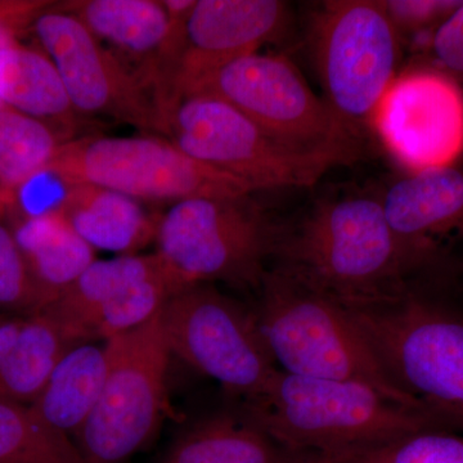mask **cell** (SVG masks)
Returning <instances> with one entry per match:
<instances>
[{
    "instance_id": "cell-1",
    "label": "cell",
    "mask_w": 463,
    "mask_h": 463,
    "mask_svg": "<svg viewBox=\"0 0 463 463\" xmlns=\"http://www.w3.org/2000/svg\"><path fill=\"white\" fill-rule=\"evenodd\" d=\"M277 251L281 272L343 304L398 297L411 259L370 196L317 203Z\"/></svg>"
},
{
    "instance_id": "cell-2",
    "label": "cell",
    "mask_w": 463,
    "mask_h": 463,
    "mask_svg": "<svg viewBox=\"0 0 463 463\" xmlns=\"http://www.w3.org/2000/svg\"><path fill=\"white\" fill-rule=\"evenodd\" d=\"M248 417L297 452H332L438 429L428 414L392 401L367 383L307 379L277 371L248 399Z\"/></svg>"
},
{
    "instance_id": "cell-3",
    "label": "cell",
    "mask_w": 463,
    "mask_h": 463,
    "mask_svg": "<svg viewBox=\"0 0 463 463\" xmlns=\"http://www.w3.org/2000/svg\"><path fill=\"white\" fill-rule=\"evenodd\" d=\"M260 286L263 298L255 317L279 371L307 379L367 383L392 401L428 414L390 376L339 301L281 270L265 273Z\"/></svg>"
},
{
    "instance_id": "cell-4",
    "label": "cell",
    "mask_w": 463,
    "mask_h": 463,
    "mask_svg": "<svg viewBox=\"0 0 463 463\" xmlns=\"http://www.w3.org/2000/svg\"><path fill=\"white\" fill-rule=\"evenodd\" d=\"M340 304L401 389L440 425L463 428V317L401 295Z\"/></svg>"
},
{
    "instance_id": "cell-5",
    "label": "cell",
    "mask_w": 463,
    "mask_h": 463,
    "mask_svg": "<svg viewBox=\"0 0 463 463\" xmlns=\"http://www.w3.org/2000/svg\"><path fill=\"white\" fill-rule=\"evenodd\" d=\"M45 174L65 187L99 185L141 203H176L252 194L239 179L201 163L157 134L70 139L58 149Z\"/></svg>"
},
{
    "instance_id": "cell-6",
    "label": "cell",
    "mask_w": 463,
    "mask_h": 463,
    "mask_svg": "<svg viewBox=\"0 0 463 463\" xmlns=\"http://www.w3.org/2000/svg\"><path fill=\"white\" fill-rule=\"evenodd\" d=\"M224 100L288 147L349 164L359 136L339 120L282 54L257 53L222 67L194 90Z\"/></svg>"
},
{
    "instance_id": "cell-7",
    "label": "cell",
    "mask_w": 463,
    "mask_h": 463,
    "mask_svg": "<svg viewBox=\"0 0 463 463\" xmlns=\"http://www.w3.org/2000/svg\"><path fill=\"white\" fill-rule=\"evenodd\" d=\"M281 234L245 197L179 201L160 215L157 254L190 285L224 281L260 286Z\"/></svg>"
},
{
    "instance_id": "cell-8",
    "label": "cell",
    "mask_w": 463,
    "mask_h": 463,
    "mask_svg": "<svg viewBox=\"0 0 463 463\" xmlns=\"http://www.w3.org/2000/svg\"><path fill=\"white\" fill-rule=\"evenodd\" d=\"M109 370L96 407L75 435L87 463H125L160 425L170 352L161 312L106 341Z\"/></svg>"
},
{
    "instance_id": "cell-9",
    "label": "cell",
    "mask_w": 463,
    "mask_h": 463,
    "mask_svg": "<svg viewBox=\"0 0 463 463\" xmlns=\"http://www.w3.org/2000/svg\"><path fill=\"white\" fill-rule=\"evenodd\" d=\"M325 102L356 136L394 80L399 33L380 0H334L310 33Z\"/></svg>"
},
{
    "instance_id": "cell-10",
    "label": "cell",
    "mask_w": 463,
    "mask_h": 463,
    "mask_svg": "<svg viewBox=\"0 0 463 463\" xmlns=\"http://www.w3.org/2000/svg\"><path fill=\"white\" fill-rule=\"evenodd\" d=\"M167 138L185 154L248 185L252 192L310 187L334 158L304 154L279 142L239 109L209 94H194L167 115Z\"/></svg>"
},
{
    "instance_id": "cell-11",
    "label": "cell",
    "mask_w": 463,
    "mask_h": 463,
    "mask_svg": "<svg viewBox=\"0 0 463 463\" xmlns=\"http://www.w3.org/2000/svg\"><path fill=\"white\" fill-rule=\"evenodd\" d=\"M161 321L172 354L234 394L257 397L279 371L257 317L205 283L176 292Z\"/></svg>"
},
{
    "instance_id": "cell-12",
    "label": "cell",
    "mask_w": 463,
    "mask_h": 463,
    "mask_svg": "<svg viewBox=\"0 0 463 463\" xmlns=\"http://www.w3.org/2000/svg\"><path fill=\"white\" fill-rule=\"evenodd\" d=\"M80 116H106L167 138L156 99L74 14L51 5L32 26Z\"/></svg>"
},
{
    "instance_id": "cell-13",
    "label": "cell",
    "mask_w": 463,
    "mask_h": 463,
    "mask_svg": "<svg viewBox=\"0 0 463 463\" xmlns=\"http://www.w3.org/2000/svg\"><path fill=\"white\" fill-rule=\"evenodd\" d=\"M370 125L402 165L416 173L448 167L463 149V97L440 75H397Z\"/></svg>"
},
{
    "instance_id": "cell-14",
    "label": "cell",
    "mask_w": 463,
    "mask_h": 463,
    "mask_svg": "<svg viewBox=\"0 0 463 463\" xmlns=\"http://www.w3.org/2000/svg\"><path fill=\"white\" fill-rule=\"evenodd\" d=\"M288 20L281 0H196L167 83L166 120L174 106L210 75L281 38Z\"/></svg>"
},
{
    "instance_id": "cell-15",
    "label": "cell",
    "mask_w": 463,
    "mask_h": 463,
    "mask_svg": "<svg viewBox=\"0 0 463 463\" xmlns=\"http://www.w3.org/2000/svg\"><path fill=\"white\" fill-rule=\"evenodd\" d=\"M57 7L78 17L141 81L160 109L170 32L163 0H69Z\"/></svg>"
},
{
    "instance_id": "cell-16",
    "label": "cell",
    "mask_w": 463,
    "mask_h": 463,
    "mask_svg": "<svg viewBox=\"0 0 463 463\" xmlns=\"http://www.w3.org/2000/svg\"><path fill=\"white\" fill-rule=\"evenodd\" d=\"M56 209L94 250L136 255L156 239L160 215L146 212L141 201L91 184L66 185Z\"/></svg>"
},
{
    "instance_id": "cell-17",
    "label": "cell",
    "mask_w": 463,
    "mask_h": 463,
    "mask_svg": "<svg viewBox=\"0 0 463 463\" xmlns=\"http://www.w3.org/2000/svg\"><path fill=\"white\" fill-rule=\"evenodd\" d=\"M12 228L44 309L97 260L96 250L56 207L20 216Z\"/></svg>"
},
{
    "instance_id": "cell-18",
    "label": "cell",
    "mask_w": 463,
    "mask_h": 463,
    "mask_svg": "<svg viewBox=\"0 0 463 463\" xmlns=\"http://www.w3.org/2000/svg\"><path fill=\"white\" fill-rule=\"evenodd\" d=\"M0 102L50 124L66 141L80 124L50 58L21 42L0 47Z\"/></svg>"
},
{
    "instance_id": "cell-19",
    "label": "cell",
    "mask_w": 463,
    "mask_h": 463,
    "mask_svg": "<svg viewBox=\"0 0 463 463\" xmlns=\"http://www.w3.org/2000/svg\"><path fill=\"white\" fill-rule=\"evenodd\" d=\"M381 201L386 221L410 258L426 234L463 213V175L450 167L423 170L401 179Z\"/></svg>"
},
{
    "instance_id": "cell-20",
    "label": "cell",
    "mask_w": 463,
    "mask_h": 463,
    "mask_svg": "<svg viewBox=\"0 0 463 463\" xmlns=\"http://www.w3.org/2000/svg\"><path fill=\"white\" fill-rule=\"evenodd\" d=\"M297 456L249 417L221 414L182 432L156 463H297Z\"/></svg>"
},
{
    "instance_id": "cell-21",
    "label": "cell",
    "mask_w": 463,
    "mask_h": 463,
    "mask_svg": "<svg viewBox=\"0 0 463 463\" xmlns=\"http://www.w3.org/2000/svg\"><path fill=\"white\" fill-rule=\"evenodd\" d=\"M166 265L157 252L93 261L42 312L53 319L70 343H80L85 340L90 319L100 307L134 283L165 269Z\"/></svg>"
},
{
    "instance_id": "cell-22",
    "label": "cell",
    "mask_w": 463,
    "mask_h": 463,
    "mask_svg": "<svg viewBox=\"0 0 463 463\" xmlns=\"http://www.w3.org/2000/svg\"><path fill=\"white\" fill-rule=\"evenodd\" d=\"M108 370L106 344L72 346L30 410L53 430L66 437L78 434L99 402Z\"/></svg>"
},
{
    "instance_id": "cell-23",
    "label": "cell",
    "mask_w": 463,
    "mask_h": 463,
    "mask_svg": "<svg viewBox=\"0 0 463 463\" xmlns=\"http://www.w3.org/2000/svg\"><path fill=\"white\" fill-rule=\"evenodd\" d=\"M72 345L45 313L27 316L11 354L0 368V399L33 404Z\"/></svg>"
},
{
    "instance_id": "cell-24",
    "label": "cell",
    "mask_w": 463,
    "mask_h": 463,
    "mask_svg": "<svg viewBox=\"0 0 463 463\" xmlns=\"http://www.w3.org/2000/svg\"><path fill=\"white\" fill-rule=\"evenodd\" d=\"M66 142L50 124L3 106L0 109V191L14 194L45 170Z\"/></svg>"
},
{
    "instance_id": "cell-25",
    "label": "cell",
    "mask_w": 463,
    "mask_h": 463,
    "mask_svg": "<svg viewBox=\"0 0 463 463\" xmlns=\"http://www.w3.org/2000/svg\"><path fill=\"white\" fill-rule=\"evenodd\" d=\"M0 463H87L70 437L36 416L29 405L0 399Z\"/></svg>"
},
{
    "instance_id": "cell-26",
    "label": "cell",
    "mask_w": 463,
    "mask_h": 463,
    "mask_svg": "<svg viewBox=\"0 0 463 463\" xmlns=\"http://www.w3.org/2000/svg\"><path fill=\"white\" fill-rule=\"evenodd\" d=\"M297 463H463V438L429 429L350 449L298 452Z\"/></svg>"
},
{
    "instance_id": "cell-27",
    "label": "cell",
    "mask_w": 463,
    "mask_h": 463,
    "mask_svg": "<svg viewBox=\"0 0 463 463\" xmlns=\"http://www.w3.org/2000/svg\"><path fill=\"white\" fill-rule=\"evenodd\" d=\"M191 286L169 265L148 279L134 283L94 315L85 331V340L106 341L145 325L163 310L167 301Z\"/></svg>"
},
{
    "instance_id": "cell-28",
    "label": "cell",
    "mask_w": 463,
    "mask_h": 463,
    "mask_svg": "<svg viewBox=\"0 0 463 463\" xmlns=\"http://www.w3.org/2000/svg\"><path fill=\"white\" fill-rule=\"evenodd\" d=\"M0 307L27 316L44 309V301L33 281L12 225L0 219Z\"/></svg>"
},
{
    "instance_id": "cell-29",
    "label": "cell",
    "mask_w": 463,
    "mask_h": 463,
    "mask_svg": "<svg viewBox=\"0 0 463 463\" xmlns=\"http://www.w3.org/2000/svg\"><path fill=\"white\" fill-rule=\"evenodd\" d=\"M386 14L395 29H413L432 17L458 7L459 2L435 0H383Z\"/></svg>"
},
{
    "instance_id": "cell-30",
    "label": "cell",
    "mask_w": 463,
    "mask_h": 463,
    "mask_svg": "<svg viewBox=\"0 0 463 463\" xmlns=\"http://www.w3.org/2000/svg\"><path fill=\"white\" fill-rule=\"evenodd\" d=\"M53 5L52 2H0V47L21 42L36 17ZM0 102V109L3 108Z\"/></svg>"
},
{
    "instance_id": "cell-31",
    "label": "cell",
    "mask_w": 463,
    "mask_h": 463,
    "mask_svg": "<svg viewBox=\"0 0 463 463\" xmlns=\"http://www.w3.org/2000/svg\"><path fill=\"white\" fill-rule=\"evenodd\" d=\"M434 50L441 63L463 72V3L439 27Z\"/></svg>"
},
{
    "instance_id": "cell-32",
    "label": "cell",
    "mask_w": 463,
    "mask_h": 463,
    "mask_svg": "<svg viewBox=\"0 0 463 463\" xmlns=\"http://www.w3.org/2000/svg\"><path fill=\"white\" fill-rule=\"evenodd\" d=\"M24 323H25V318L5 319L0 322V368L11 354L18 335L23 330Z\"/></svg>"
},
{
    "instance_id": "cell-33",
    "label": "cell",
    "mask_w": 463,
    "mask_h": 463,
    "mask_svg": "<svg viewBox=\"0 0 463 463\" xmlns=\"http://www.w3.org/2000/svg\"><path fill=\"white\" fill-rule=\"evenodd\" d=\"M12 201H14V194L0 191V219H2L5 210L11 206Z\"/></svg>"
},
{
    "instance_id": "cell-34",
    "label": "cell",
    "mask_w": 463,
    "mask_h": 463,
    "mask_svg": "<svg viewBox=\"0 0 463 463\" xmlns=\"http://www.w3.org/2000/svg\"><path fill=\"white\" fill-rule=\"evenodd\" d=\"M5 318H3V317H0V322L5 321Z\"/></svg>"
}]
</instances>
